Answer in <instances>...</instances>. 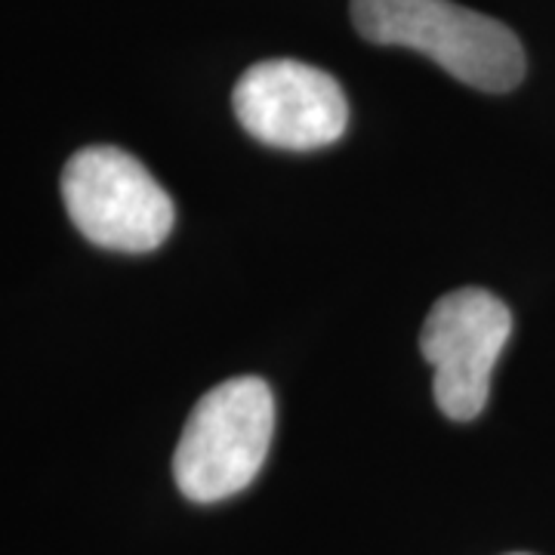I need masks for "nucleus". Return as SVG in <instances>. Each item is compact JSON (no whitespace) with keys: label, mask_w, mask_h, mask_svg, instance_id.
Returning a JSON list of instances; mask_svg holds the SVG:
<instances>
[{"label":"nucleus","mask_w":555,"mask_h":555,"mask_svg":"<svg viewBox=\"0 0 555 555\" xmlns=\"http://www.w3.org/2000/svg\"><path fill=\"white\" fill-rule=\"evenodd\" d=\"M352 22L371 43L416 50L485 93H506L525 78L521 40L451 0H352Z\"/></svg>","instance_id":"f257e3e1"},{"label":"nucleus","mask_w":555,"mask_h":555,"mask_svg":"<svg viewBox=\"0 0 555 555\" xmlns=\"http://www.w3.org/2000/svg\"><path fill=\"white\" fill-rule=\"evenodd\" d=\"M275 436V396L259 377L214 386L195 404L173 454L179 491L195 503H219L259 476Z\"/></svg>","instance_id":"f03ea898"},{"label":"nucleus","mask_w":555,"mask_h":555,"mask_svg":"<svg viewBox=\"0 0 555 555\" xmlns=\"http://www.w3.org/2000/svg\"><path fill=\"white\" fill-rule=\"evenodd\" d=\"M62 201L87 241L120 254H149L173 229V201L133 155L90 145L62 170Z\"/></svg>","instance_id":"7ed1b4c3"},{"label":"nucleus","mask_w":555,"mask_h":555,"mask_svg":"<svg viewBox=\"0 0 555 555\" xmlns=\"http://www.w3.org/2000/svg\"><path fill=\"white\" fill-rule=\"evenodd\" d=\"M509 334L513 315L506 302L481 287H463L438 299L423 324L420 349L436 367L433 389L441 414L466 423L485 411L491 374Z\"/></svg>","instance_id":"20e7f679"},{"label":"nucleus","mask_w":555,"mask_h":555,"mask_svg":"<svg viewBox=\"0 0 555 555\" xmlns=\"http://www.w3.org/2000/svg\"><path fill=\"white\" fill-rule=\"evenodd\" d=\"M232 105L250 137L291 152L331 145L349 124L343 87L327 72L297 60L250 65L235 83Z\"/></svg>","instance_id":"39448f33"}]
</instances>
